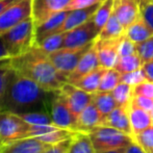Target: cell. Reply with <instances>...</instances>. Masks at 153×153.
I'll use <instances>...</instances> for the list:
<instances>
[{"instance_id": "cell-28", "label": "cell", "mask_w": 153, "mask_h": 153, "mask_svg": "<svg viewBox=\"0 0 153 153\" xmlns=\"http://www.w3.org/2000/svg\"><path fill=\"white\" fill-rule=\"evenodd\" d=\"M114 3H115V0H103L99 7L97 8L96 13L93 17V20H94L96 26L99 28V30H101V28L106 24L108 19L111 18L114 12Z\"/></svg>"}, {"instance_id": "cell-17", "label": "cell", "mask_w": 153, "mask_h": 153, "mask_svg": "<svg viewBox=\"0 0 153 153\" xmlns=\"http://www.w3.org/2000/svg\"><path fill=\"white\" fill-rule=\"evenodd\" d=\"M48 146L50 145L36 137H26L14 143L2 145L0 153H42Z\"/></svg>"}, {"instance_id": "cell-39", "label": "cell", "mask_w": 153, "mask_h": 153, "mask_svg": "<svg viewBox=\"0 0 153 153\" xmlns=\"http://www.w3.org/2000/svg\"><path fill=\"white\" fill-rule=\"evenodd\" d=\"M133 95H140L153 99V81L147 79L140 85L133 87Z\"/></svg>"}, {"instance_id": "cell-12", "label": "cell", "mask_w": 153, "mask_h": 153, "mask_svg": "<svg viewBox=\"0 0 153 153\" xmlns=\"http://www.w3.org/2000/svg\"><path fill=\"white\" fill-rule=\"evenodd\" d=\"M122 38V36H121ZM121 38L106 39L101 40L96 39L94 42L95 48L97 50L100 66L105 69H113L119 59V43Z\"/></svg>"}, {"instance_id": "cell-25", "label": "cell", "mask_w": 153, "mask_h": 153, "mask_svg": "<svg viewBox=\"0 0 153 153\" xmlns=\"http://www.w3.org/2000/svg\"><path fill=\"white\" fill-rule=\"evenodd\" d=\"M125 27L120 23V21L117 19L115 14H111V18L106 22V24L101 28L100 32L98 34V38L101 40H106V39H118L124 36Z\"/></svg>"}, {"instance_id": "cell-16", "label": "cell", "mask_w": 153, "mask_h": 153, "mask_svg": "<svg viewBox=\"0 0 153 153\" xmlns=\"http://www.w3.org/2000/svg\"><path fill=\"white\" fill-rule=\"evenodd\" d=\"M70 10H62L53 15L46 21L36 26V45L40 44L46 38L61 32V28Z\"/></svg>"}, {"instance_id": "cell-41", "label": "cell", "mask_w": 153, "mask_h": 153, "mask_svg": "<svg viewBox=\"0 0 153 153\" xmlns=\"http://www.w3.org/2000/svg\"><path fill=\"white\" fill-rule=\"evenodd\" d=\"M10 59L0 61V99H1L2 94H3L6 77H7V73L10 71Z\"/></svg>"}, {"instance_id": "cell-50", "label": "cell", "mask_w": 153, "mask_h": 153, "mask_svg": "<svg viewBox=\"0 0 153 153\" xmlns=\"http://www.w3.org/2000/svg\"><path fill=\"white\" fill-rule=\"evenodd\" d=\"M137 1H139V2H140V1H141V0H137Z\"/></svg>"}, {"instance_id": "cell-49", "label": "cell", "mask_w": 153, "mask_h": 153, "mask_svg": "<svg viewBox=\"0 0 153 153\" xmlns=\"http://www.w3.org/2000/svg\"><path fill=\"white\" fill-rule=\"evenodd\" d=\"M2 145H3V144H2V142H1V140H0V148L2 147Z\"/></svg>"}, {"instance_id": "cell-1", "label": "cell", "mask_w": 153, "mask_h": 153, "mask_svg": "<svg viewBox=\"0 0 153 153\" xmlns=\"http://www.w3.org/2000/svg\"><path fill=\"white\" fill-rule=\"evenodd\" d=\"M53 92L46 91L18 71L10 69L0 99V111L17 115L36 111H50Z\"/></svg>"}, {"instance_id": "cell-22", "label": "cell", "mask_w": 153, "mask_h": 153, "mask_svg": "<svg viewBox=\"0 0 153 153\" xmlns=\"http://www.w3.org/2000/svg\"><path fill=\"white\" fill-rule=\"evenodd\" d=\"M124 36L135 44L144 42L153 36V31L149 28L144 19L140 17L135 22L125 28Z\"/></svg>"}, {"instance_id": "cell-26", "label": "cell", "mask_w": 153, "mask_h": 153, "mask_svg": "<svg viewBox=\"0 0 153 153\" xmlns=\"http://www.w3.org/2000/svg\"><path fill=\"white\" fill-rule=\"evenodd\" d=\"M143 65L144 62L140 57V55L137 53H135V54L119 56L114 68L121 74H124V73L132 72V71L143 68Z\"/></svg>"}, {"instance_id": "cell-5", "label": "cell", "mask_w": 153, "mask_h": 153, "mask_svg": "<svg viewBox=\"0 0 153 153\" xmlns=\"http://www.w3.org/2000/svg\"><path fill=\"white\" fill-rule=\"evenodd\" d=\"M30 128L31 125L20 115L0 111V140L3 145L29 137Z\"/></svg>"}, {"instance_id": "cell-3", "label": "cell", "mask_w": 153, "mask_h": 153, "mask_svg": "<svg viewBox=\"0 0 153 153\" xmlns=\"http://www.w3.org/2000/svg\"><path fill=\"white\" fill-rule=\"evenodd\" d=\"M10 57H16L28 52L36 46V25L29 18L1 36Z\"/></svg>"}, {"instance_id": "cell-47", "label": "cell", "mask_w": 153, "mask_h": 153, "mask_svg": "<svg viewBox=\"0 0 153 153\" xmlns=\"http://www.w3.org/2000/svg\"><path fill=\"white\" fill-rule=\"evenodd\" d=\"M125 148L126 147L117 148V149H111V150H104V151H97V153H124Z\"/></svg>"}, {"instance_id": "cell-18", "label": "cell", "mask_w": 153, "mask_h": 153, "mask_svg": "<svg viewBox=\"0 0 153 153\" xmlns=\"http://www.w3.org/2000/svg\"><path fill=\"white\" fill-rule=\"evenodd\" d=\"M101 125L113 127L133 137V131L128 115V106H117L108 115L103 117Z\"/></svg>"}, {"instance_id": "cell-40", "label": "cell", "mask_w": 153, "mask_h": 153, "mask_svg": "<svg viewBox=\"0 0 153 153\" xmlns=\"http://www.w3.org/2000/svg\"><path fill=\"white\" fill-rule=\"evenodd\" d=\"M130 104L150 111L153 108V99L148 98V97L140 96V95H133Z\"/></svg>"}, {"instance_id": "cell-11", "label": "cell", "mask_w": 153, "mask_h": 153, "mask_svg": "<svg viewBox=\"0 0 153 153\" xmlns=\"http://www.w3.org/2000/svg\"><path fill=\"white\" fill-rule=\"evenodd\" d=\"M72 0H31L32 20L38 26L53 15L67 10Z\"/></svg>"}, {"instance_id": "cell-46", "label": "cell", "mask_w": 153, "mask_h": 153, "mask_svg": "<svg viewBox=\"0 0 153 153\" xmlns=\"http://www.w3.org/2000/svg\"><path fill=\"white\" fill-rule=\"evenodd\" d=\"M15 1H16V0H0V15Z\"/></svg>"}, {"instance_id": "cell-38", "label": "cell", "mask_w": 153, "mask_h": 153, "mask_svg": "<svg viewBox=\"0 0 153 153\" xmlns=\"http://www.w3.org/2000/svg\"><path fill=\"white\" fill-rule=\"evenodd\" d=\"M73 139H74V137H71V139L65 140L62 142H59L57 144H54V145L48 146L42 153H69Z\"/></svg>"}, {"instance_id": "cell-43", "label": "cell", "mask_w": 153, "mask_h": 153, "mask_svg": "<svg viewBox=\"0 0 153 153\" xmlns=\"http://www.w3.org/2000/svg\"><path fill=\"white\" fill-rule=\"evenodd\" d=\"M143 70L146 74V77H147L148 80L153 81V61L145 62L143 65Z\"/></svg>"}, {"instance_id": "cell-13", "label": "cell", "mask_w": 153, "mask_h": 153, "mask_svg": "<svg viewBox=\"0 0 153 153\" xmlns=\"http://www.w3.org/2000/svg\"><path fill=\"white\" fill-rule=\"evenodd\" d=\"M59 91L66 97L72 111L76 117L93 101V94L77 88L70 82H66Z\"/></svg>"}, {"instance_id": "cell-23", "label": "cell", "mask_w": 153, "mask_h": 153, "mask_svg": "<svg viewBox=\"0 0 153 153\" xmlns=\"http://www.w3.org/2000/svg\"><path fill=\"white\" fill-rule=\"evenodd\" d=\"M106 69L103 67H99V68L95 69L94 71L90 72L89 74L85 75L83 77H81L80 79H78L77 81L73 82L72 85H76L77 88L83 90V91L94 94L98 91L99 85H100L101 78H102L103 74L105 73Z\"/></svg>"}, {"instance_id": "cell-20", "label": "cell", "mask_w": 153, "mask_h": 153, "mask_svg": "<svg viewBox=\"0 0 153 153\" xmlns=\"http://www.w3.org/2000/svg\"><path fill=\"white\" fill-rule=\"evenodd\" d=\"M99 5H100V3H97L95 5L90 6V7L87 8L70 10L61 28V32H67L71 30V29L75 28V27L80 26L83 23L88 22L89 20L93 19Z\"/></svg>"}, {"instance_id": "cell-14", "label": "cell", "mask_w": 153, "mask_h": 153, "mask_svg": "<svg viewBox=\"0 0 153 153\" xmlns=\"http://www.w3.org/2000/svg\"><path fill=\"white\" fill-rule=\"evenodd\" d=\"M114 14L126 28L141 17L140 2L137 0H115Z\"/></svg>"}, {"instance_id": "cell-37", "label": "cell", "mask_w": 153, "mask_h": 153, "mask_svg": "<svg viewBox=\"0 0 153 153\" xmlns=\"http://www.w3.org/2000/svg\"><path fill=\"white\" fill-rule=\"evenodd\" d=\"M119 56H124V55H130V54H135L137 52V44L133 43L132 41H130L129 39H127L125 36H123L120 40L119 47Z\"/></svg>"}, {"instance_id": "cell-19", "label": "cell", "mask_w": 153, "mask_h": 153, "mask_svg": "<svg viewBox=\"0 0 153 153\" xmlns=\"http://www.w3.org/2000/svg\"><path fill=\"white\" fill-rule=\"evenodd\" d=\"M102 119V115L97 109L94 103H90L77 117L76 130L78 132L89 133L97 126H100Z\"/></svg>"}, {"instance_id": "cell-36", "label": "cell", "mask_w": 153, "mask_h": 153, "mask_svg": "<svg viewBox=\"0 0 153 153\" xmlns=\"http://www.w3.org/2000/svg\"><path fill=\"white\" fill-rule=\"evenodd\" d=\"M140 10H141V17L153 31V0H141Z\"/></svg>"}, {"instance_id": "cell-7", "label": "cell", "mask_w": 153, "mask_h": 153, "mask_svg": "<svg viewBox=\"0 0 153 153\" xmlns=\"http://www.w3.org/2000/svg\"><path fill=\"white\" fill-rule=\"evenodd\" d=\"M50 114L54 125L62 128L76 130L77 117L74 115L66 97L59 91H54L50 103Z\"/></svg>"}, {"instance_id": "cell-48", "label": "cell", "mask_w": 153, "mask_h": 153, "mask_svg": "<svg viewBox=\"0 0 153 153\" xmlns=\"http://www.w3.org/2000/svg\"><path fill=\"white\" fill-rule=\"evenodd\" d=\"M150 116H151V121H152V125H153V108L150 111Z\"/></svg>"}, {"instance_id": "cell-45", "label": "cell", "mask_w": 153, "mask_h": 153, "mask_svg": "<svg viewBox=\"0 0 153 153\" xmlns=\"http://www.w3.org/2000/svg\"><path fill=\"white\" fill-rule=\"evenodd\" d=\"M6 59H10V55H8L7 51H6L5 47H4L3 41H2L1 36H0V61H3Z\"/></svg>"}, {"instance_id": "cell-31", "label": "cell", "mask_w": 153, "mask_h": 153, "mask_svg": "<svg viewBox=\"0 0 153 153\" xmlns=\"http://www.w3.org/2000/svg\"><path fill=\"white\" fill-rule=\"evenodd\" d=\"M132 139L145 153H153V125L133 134Z\"/></svg>"}, {"instance_id": "cell-34", "label": "cell", "mask_w": 153, "mask_h": 153, "mask_svg": "<svg viewBox=\"0 0 153 153\" xmlns=\"http://www.w3.org/2000/svg\"><path fill=\"white\" fill-rule=\"evenodd\" d=\"M137 52L144 64L153 61V36L148 40L137 44Z\"/></svg>"}, {"instance_id": "cell-4", "label": "cell", "mask_w": 153, "mask_h": 153, "mask_svg": "<svg viewBox=\"0 0 153 153\" xmlns=\"http://www.w3.org/2000/svg\"><path fill=\"white\" fill-rule=\"evenodd\" d=\"M88 134L96 151L127 147L133 141L131 135L105 125L97 126Z\"/></svg>"}, {"instance_id": "cell-30", "label": "cell", "mask_w": 153, "mask_h": 153, "mask_svg": "<svg viewBox=\"0 0 153 153\" xmlns=\"http://www.w3.org/2000/svg\"><path fill=\"white\" fill-rule=\"evenodd\" d=\"M118 106H128L133 97V87L125 82H120L111 91Z\"/></svg>"}, {"instance_id": "cell-35", "label": "cell", "mask_w": 153, "mask_h": 153, "mask_svg": "<svg viewBox=\"0 0 153 153\" xmlns=\"http://www.w3.org/2000/svg\"><path fill=\"white\" fill-rule=\"evenodd\" d=\"M145 80H147V77H146V74L144 72L143 68L132 71V72L121 74V82L130 85L131 87H135V85H140V83Z\"/></svg>"}, {"instance_id": "cell-29", "label": "cell", "mask_w": 153, "mask_h": 153, "mask_svg": "<svg viewBox=\"0 0 153 153\" xmlns=\"http://www.w3.org/2000/svg\"><path fill=\"white\" fill-rule=\"evenodd\" d=\"M120 82H121V73L118 72L115 68L106 69L101 78L97 92H111Z\"/></svg>"}, {"instance_id": "cell-42", "label": "cell", "mask_w": 153, "mask_h": 153, "mask_svg": "<svg viewBox=\"0 0 153 153\" xmlns=\"http://www.w3.org/2000/svg\"><path fill=\"white\" fill-rule=\"evenodd\" d=\"M103 0H72L70 4L67 7V10H81V8H87L93 6L97 3H101Z\"/></svg>"}, {"instance_id": "cell-8", "label": "cell", "mask_w": 153, "mask_h": 153, "mask_svg": "<svg viewBox=\"0 0 153 153\" xmlns=\"http://www.w3.org/2000/svg\"><path fill=\"white\" fill-rule=\"evenodd\" d=\"M94 43L87 45L81 48H62L54 51L52 53H49L48 56L54 67L62 72V74L68 76L75 68L77 64L80 61L82 55L89 50V48Z\"/></svg>"}, {"instance_id": "cell-21", "label": "cell", "mask_w": 153, "mask_h": 153, "mask_svg": "<svg viewBox=\"0 0 153 153\" xmlns=\"http://www.w3.org/2000/svg\"><path fill=\"white\" fill-rule=\"evenodd\" d=\"M128 115L130 120L131 128H132L133 134L148 128L152 125L151 116L150 111H145L143 108L137 107L132 104L128 105Z\"/></svg>"}, {"instance_id": "cell-9", "label": "cell", "mask_w": 153, "mask_h": 153, "mask_svg": "<svg viewBox=\"0 0 153 153\" xmlns=\"http://www.w3.org/2000/svg\"><path fill=\"white\" fill-rule=\"evenodd\" d=\"M100 30L91 19L71 30L65 32L64 48H81L95 42Z\"/></svg>"}, {"instance_id": "cell-27", "label": "cell", "mask_w": 153, "mask_h": 153, "mask_svg": "<svg viewBox=\"0 0 153 153\" xmlns=\"http://www.w3.org/2000/svg\"><path fill=\"white\" fill-rule=\"evenodd\" d=\"M69 153H97L89 134L78 132L74 137Z\"/></svg>"}, {"instance_id": "cell-32", "label": "cell", "mask_w": 153, "mask_h": 153, "mask_svg": "<svg viewBox=\"0 0 153 153\" xmlns=\"http://www.w3.org/2000/svg\"><path fill=\"white\" fill-rule=\"evenodd\" d=\"M64 41H65V32H59V33L53 34V36L46 38L44 41H42L40 44L36 45V46H38L44 52L49 54V53L54 52V51L59 50V49L64 48Z\"/></svg>"}, {"instance_id": "cell-10", "label": "cell", "mask_w": 153, "mask_h": 153, "mask_svg": "<svg viewBox=\"0 0 153 153\" xmlns=\"http://www.w3.org/2000/svg\"><path fill=\"white\" fill-rule=\"evenodd\" d=\"M78 131L62 128L54 124L50 125H31L29 137H36L48 145H54L65 140L75 137Z\"/></svg>"}, {"instance_id": "cell-2", "label": "cell", "mask_w": 153, "mask_h": 153, "mask_svg": "<svg viewBox=\"0 0 153 153\" xmlns=\"http://www.w3.org/2000/svg\"><path fill=\"white\" fill-rule=\"evenodd\" d=\"M10 68L38 83L46 91L54 92L68 82V76L59 72L46 52L34 46L31 50L10 59Z\"/></svg>"}, {"instance_id": "cell-33", "label": "cell", "mask_w": 153, "mask_h": 153, "mask_svg": "<svg viewBox=\"0 0 153 153\" xmlns=\"http://www.w3.org/2000/svg\"><path fill=\"white\" fill-rule=\"evenodd\" d=\"M30 125H50L53 124L50 111H36L20 115Z\"/></svg>"}, {"instance_id": "cell-6", "label": "cell", "mask_w": 153, "mask_h": 153, "mask_svg": "<svg viewBox=\"0 0 153 153\" xmlns=\"http://www.w3.org/2000/svg\"><path fill=\"white\" fill-rule=\"evenodd\" d=\"M29 18H32L31 0H16L0 15V36Z\"/></svg>"}, {"instance_id": "cell-24", "label": "cell", "mask_w": 153, "mask_h": 153, "mask_svg": "<svg viewBox=\"0 0 153 153\" xmlns=\"http://www.w3.org/2000/svg\"><path fill=\"white\" fill-rule=\"evenodd\" d=\"M93 103L97 107L102 117L108 115L118 106L111 92H96L93 94Z\"/></svg>"}, {"instance_id": "cell-15", "label": "cell", "mask_w": 153, "mask_h": 153, "mask_svg": "<svg viewBox=\"0 0 153 153\" xmlns=\"http://www.w3.org/2000/svg\"><path fill=\"white\" fill-rule=\"evenodd\" d=\"M99 67H100V62H99L98 54H97L95 45L93 44L89 48V50L82 55L80 61L77 64L76 68L68 75V82H75Z\"/></svg>"}, {"instance_id": "cell-44", "label": "cell", "mask_w": 153, "mask_h": 153, "mask_svg": "<svg viewBox=\"0 0 153 153\" xmlns=\"http://www.w3.org/2000/svg\"><path fill=\"white\" fill-rule=\"evenodd\" d=\"M124 153H145L144 150L137 145L135 142H131L126 148H125V152Z\"/></svg>"}]
</instances>
